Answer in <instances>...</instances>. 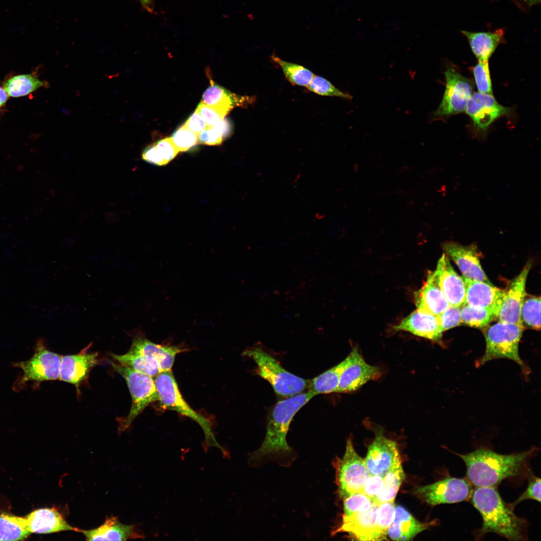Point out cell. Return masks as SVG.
Segmentation results:
<instances>
[{
	"label": "cell",
	"instance_id": "53",
	"mask_svg": "<svg viewBox=\"0 0 541 541\" xmlns=\"http://www.w3.org/2000/svg\"><path fill=\"white\" fill-rule=\"evenodd\" d=\"M9 95L4 88L0 87V108L3 107L6 104Z\"/></svg>",
	"mask_w": 541,
	"mask_h": 541
},
{
	"label": "cell",
	"instance_id": "48",
	"mask_svg": "<svg viewBox=\"0 0 541 541\" xmlns=\"http://www.w3.org/2000/svg\"><path fill=\"white\" fill-rule=\"evenodd\" d=\"M141 156L143 160L149 163L159 166L167 164L159 153L155 143L146 147L142 152Z\"/></svg>",
	"mask_w": 541,
	"mask_h": 541
},
{
	"label": "cell",
	"instance_id": "50",
	"mask_svg": "<svg viewBox=\"0 0 541 541\" xmlns=\"http://www.w3.org/2000/svg\"><path fill=\"white\" fill-rule=\"evenodd\" d=\"M213 126L221 133L223 140L230 136L232 133V125L227 118H223Z\"/></svg>",
	"mask_w": 541,
	"mask_h": 541
},
{
	"label": "cell",
	"instance_id": "25",
	"mask_svg": "<svg viewBox=\"0 0 541 541\" xmlns=\"http://www.w3.org/2000/svg\"><path fill=\"white\" fill-rule=\"evenodd\" d=\"M417 309L438 316L445 311L450 304L437 284L433 273H429L422 288L414 293Z\"/></svg>",
	"mask_w": 541,
	"mask_h": 541
},
{
	"label": "cell",
	"instance_id": "47",
	"mask_svg": "<svg viewBox=\"0 0 541 541\" xmlns=\"http://www.w3.org/2000/svg\"><path fill=\"white\" fill-rule=\"evenodd\" d=\"M198 142L208 145H220L223 139L219 131L214 126L208 127L197 134Z\"/></svg>",
	"mask_w": 541,
	"mask_h": 541
},
{
	"label": "cell",
	"instance_id": "24",
	"mask_svg": "<svg viewBox=\"0 0 541 541\" xmlns=\"http://www.w3.org/2000/svg\"><path fill=\"white\" fill-rule=\"evenodd\" d=\"M87 540H127L129 539L144 538L145 535L137 526L126 525L119 521L117 517H107L100 526L90 530L80 529Z\"/></svg>",
	"mask_w": 541,
	"mask_h": 541
},
{
	"label": "cell",
	"instance_id": "13",
	"mask_svg": "<svg viewBox=\"0 0 541 541\" xmlns=\"http://www.w3.org/2000/svg\"><path fill=\"white\" fill-rule=\"evenodd\" d=\"M365 461L371 475L382 476L401 463L396 443L386 437L381 430L376 432L374 440L368 447Z\"/></svg>",
	"mask_w": 541,
	"mask_h": 541
},
{
	"label": "cell",
	"instance_id": "2",
	"mask_svg": "<svg viewBox=\"0 0 541 541\" xmlns=\"http://www.w3.org/2000/svg\"><path fill=\"white\" fill-rule=\"evenodd\" d=\"M469 499L482 518L481 528L474 533L476 539H481L492 532L509 540L528 539L527 522L515 514L513 508L503 501L496 487H475Z\"/></svg>",
	"mask_w": 541,
	"mask_h": 541
},
{
	"label": "cell",
	"instance_id": "12",
	"mask_svg": "<svg viewBox=\"0 0 541 541\" xmlns=\"http://www.w3.org/2000/svg\"><path fill=\"white\" fill-rule=\"evenodd\" d=\"M347 363L341 376L337 393L351 392L371 380L381 377V369L368 364L355 347L347 357Z\"/></svg>",
	"mask_w": 541,
	"mask_h": 541
},
{
	"label": "cell",
	"instance_id": "43",
	"mask_svg": "<svg viewBox=\"0 0 541 541\" xmlns=\"http://www.w3.org/2000/svg\"><path fill=\"white\" fill-rule=\"evenodd\" d=\"M532 499L540 502V478L533 476L530 477L525 490L513 502L510 504L514 508L521 501Z\"/></svg>",
	"mask_w": 541,
	"mask_h": 541
},
{
	"label": "cell",
	"instance_id": "44",
	"mask_svg": "<svg viewBox=\"0 0 541 541\" xmlns=\"http://www.w3.org/2000/svg\"><path fill=\"white\" fill-rule=\"evenodd\" d=\"M196 110L202 117L208 127L213 126L222 120L227 114L216 108L200 103Z\"/></svg>",
	"mask_w": 541,
	"mask_h": 541
},
{
	"label": "cell",
	"instance_id": "21",
	"mask_svg": "<svg viewBox=\"0 0 541 541\" xmlns=\"http://www.w3.org/2000/svg\"><path fill=\"white\" fill-rule=\"evenodd\" d=\"M25 518L27 529L31 533L47 534L67 530L78 532L79 529L70 525L56 508L36 509Z\"/></svg>",
	"mask_w": 541,
	"mask_h": 541
},
{
	"label": "cell",
	"instance_id": "39",
	"mask_svg": "<svg viewBox=\"0 0 541 541\" xmlns=\"http://www.w3.org/2000/svg\"><path fill=\"white\" fill-rule=\"evenodd\" d=\"M311 92L321 96L338 97L351 100L352 96L335 87L330 81L320 76H314L307 87Z\"/></svg>",
	"mask_w": 541,
	"mask_h": 541
},
{
	"label": "cell",
	"instance_id": "31",
	"mask_svg": "<svg viewBox=\"0 0 541 541\" xmlns=\"http://www.w3.org/2000/svg\"><path fill=\"white\" fill-rule=\"evenodd\" d=\"M30 534L25 517L0 514V540H24Z\"/></svg>",
	"mask_w": 541,
	"mask_h": 541
},
{
	"label": "cell",
	"instance_id": "17",
	"mask_svg": "<svg viewBox=\"0 0 541 541\" xmlns=\"http://www.w3.org/2000/svg\"><path fill=\"white\" fill-rule=\"evenodd\" d=\"M442 247L445 254L455 262L463 277L491 284L482 269L474 245L464 246L455 242L446 241Z\"/></svg>",
	"mask_w": 541,
	"mask_h": 541
},
{
	"label": "cell",
	"instance_id": "45",
	"mask_svg": "<svg viewBox=\"0 0 541 541\" xmlns=\"http://www.w3.org/2000/svg\"><path fill=\"white\" fill-rule=\"evenodd\" d=\"M383 485V476L371 474L365 482L362 492L375 500L382 491Z\"/></svg>",
	"mask_w": 541,
	"mask_h": 541
},
{
	"label": "cell",
	"instance_id": "19",
	"mask_svg": "<svg viewBox=\"0 0 541 541\" xmlns=\"http://www.w3.org/2000/svg\"><path fill=\"white\" fill-rule=\"evenodd\" d=\"M130 349L156 365L160 373L172 370L176 355L185 351V348L179 345L156 344L141 335L134 338Z\"/></svg>",
	"mask_w": 541,
	"mask_h": 541
},
{
	"label": "cell",
	"instance_id": "51",
	"mask_svg": "<svg viewBox=\"0 0 541 541\" xmlns=\"http://www.w3.org/2000/svg\"><path fill=\"white\" fill-rule=\"evenodd\" d=\"M492 2L499 0H491ZM522 12L524 13L529 12L531 7L540 4V0H510Z\"/></svg>",
	"mask_w": 541,
	"mask_h": 541
},
{
	"label": "cell",
	"instance_id": "16",
	"mask_svg": "<svg viewBox=\"0 0 541 541\" xmlns=\"http://www.w3.org/2000/svg\"><path fill=\"white\" fill-rule=\"evenodd\" d=\"M433 275L451 306L461 308L465 304L464 280L454 270L445 253L438 260Z\"/></svg>",
	"mask_w": 541,
	"mask_h": 541
},
{
	"label": "cell",
	"instance_id": "11",
	"mask_svg": "<svg viewBox=\"0 0 541 541\" xmlns=\"http://www.w3.org/2000/svg\"><path fill=\"white\" fill-rule=\"evenodd\" d=\"M472 485L465 478L447 477L432 484L417 487L415 493L432 506L462 502L470 499Z\"/></svg>",
	"mask_w": 541,
	"mask_h": 541
},
{
	"label": "cell",
	"instance_id": "35",
	"mask_svg": "<svg viewBox=\"0 0 541 541\" xmlns=\"http://www.w3.org/2000/svg\"><path fill=\"white\" fill-rule=\"evenodd\" d=\"M462 323L469 326L484 328L498 316L490 310L478 309L465 304L460 308Z\"/></svg>",
	"mask_w": 541,
	"mask_h": 541
},
{
	"label": "cell",
	"instance_id": "14",
	"mask_svg": "<svg viewBox=\"0 0 541 541\" xmlns=\"http://www.w3.org/2000/svg\"><path fill=\"white\" fill-rule=\"evenodd\" d=\"M465 111L476 131L484 133L496 119L509 114L511 109L498 103L493 95L477 92L471 96Z\"/></svg>",
	"mask_w": 541,
	"mask_h": 541
},
{
	"label": "cell",
	"instance_id": "33",
	"mask_svg": "<svg viewBox=\"0 0 541 541\" xmlns=\"http://www.w3.org/2000/svg\"><path fill=\"white\" fill-rule=\"evenodd\" d=\"M111 356L119 363L152 377H155L160 373L159 369L156 365L141 354L130 349L125 354H111Z\"/></svg>",
	"mask_w": 541,
	"mask_h": 541
},
{
	"label": "cell",
	"instance_id": "49",
	"mask_svg": "<svg viewBox=\"0 0 541 541\" xmlns=\"http://www.w3.org/2000/svg\"><path fill=\"white\" fill-rule=\"evenodd\" d=\"M184 125L197 134L208 127L204 120L197 110L190 116Z\"/></svg>",
	"mask_w": 541,
	"mask_h": 541
},
{
	"label": "cell",
	"instance_id": "30",
	"mask_svg": "<svg viewBox=\"0 0 541 541\" xmlns=\"http://www.w3.org/2000/svg\"><path fill=\"white\" fill-rule=\"evenodd\" d=\"M46 85L33 74H27L10 78L4 82V88L9 96L17 98L28 95Z\"/></svg>",
	"mask_w": 541,
	"mask_h": 541
},
{
	"label": "cell",
	"instance_id": "40",
	"mask_svg": "<svg viewBox=\"0 0 541 541\" xmlns=\"http://www.w3.org/2000/svg\"><path fill=\"white\" fill-rule=\"evenodd\" d=\"M473 73L478 92L493 95L488 61H478Z\"/></svg>",
	"mask_w": 541,
	"mask_h": 541
},
{
	"label": "cell",
	"instance_id": "42",
	"mask_svg": "<svg viewBox=\"0 0 541 541\" xmlns=\"http://www.w3.org/2000/svg\"><path fill=\"white\" fill-rule=\"evenodd\" d=\"M437 317L443 332L462 323L461 310L459 307L450 306Z\"/></svg>",
	"mask_w": 541,
	"mask_h": 541
},
{
	"label": "cell",
	"instance_id": "9",
	"mask_svg": "<svg viewBox=\"0 0 541 541\" xmlns=\"http://www.w3.org/2000/svg\"><path fill=\"white\" fill-rule=\"evenodd\" d=\"M336 461V481L340 497L345 499L356 492H362L367 479L371 475L365 459L356 452L352 440L346 443L345 453Z\"/></svg>",
	"mask_w": 541,
	"mask_h": 541
},
{
	"label": "cell",
	"instance_id": "52",
	"mask_svg": "<svg viewBox=\"0 0 541 541\" xmlns=\"http://www.w3.org/2000/svg\"><path fill=\"white\" fill-rule=\"evenodd\" d=\"M142 7L148 12L153 13L154 12V4L153 0H139Z\"/></svg>",
	"mask_w": 541,
	"mask_h": 541
},
{
	"label": "cell",
	"instance_id": "28",
	"mask_svg": "<svg viewBox=\"0 0 541 541\" xmlns=\"http://www.w3.org/2000/svg\"><path fill=\"white\" fill-rule=\"evenodd\" d=\"M204 91L201 103L216 108L227 114L236 106L245 107L255 100L252 97L241 96L232 93L211 80Z\"/></svg>",
	"mask_w": 541,
	"mask_h": 541
},
{
	"label": "cell",
	"instance_id": "1",
	"mask_svg": "<svg viewBox=\"0 0 541 541\" xmlns=\"http://www.w3.org/2000/svg\"><path fill=\"white\" fill-rule=\"evenodd\" d=\"M538 449L501 454L490 449L479 448L464 454L454 453L464 462L466 478L474 487H496L504 479L517 477L528 470L529 459Z\"/></svg>",
	"mask_w": 541,
	"mask_h": 541
},
{
	"label": "cell",
	"instance_id": "41",
	"mask_svg": "<svg viewBox=\"0 0 541 541\" xmlns=\"http://www.w3.org/2000/svg\"><path fill=\"white\" fill-rule=\"evenodd\" d=\"M179 152H185L198 143L197 134L184 125L178 128L170 137Z\"/></svg>",
	"mask_w": 541,
	"mask_h": 541
},
{
	"label": "cell",
	"instance_id": "22",
	"mask_svg": "<svg viewBox=\"0 0 541 541\" xmlns=\"http://www.w3.org/2000/svg\"><path fill=\"white\" fill-rule=\"evenodd\" d=\"M97 353H88L85 350L76 355L61 357V380L74 384L78 388L80 383L88 376L98 362Z\"/></svg>",
	"mask_w": 541,
	"mask_h": 541
},
{
	"label": "cell",
	"instance_id": "29",
	"mask_svg": "<svg viewBox=\"0 0 541 541\" xmlns=\"http://www.w3.org/2000/svg\"><path fill=\"white\" fill-rule=\"evenodd\" d=\"M347 363L343 361L310 381L309 391L315 396L320 394L337 392L342 372Z\"/></svg>",
	"mask_w": 541,
	"mask_h": 541
},
{
	"label": "cell",
	"instance_id": "38",
	"mask_svg": "<svg viewBox=\"0 0 541 541\" xmlns=\"http://www.w3.org/2000/svg\"><path fill=\"white\" fill-rule=\"evenodd\" d=\"M374 500L362 492H356L344 499L343 516L367 510L374 504Z\"/></svg>",
	"mask_w": 541,
	"mask_h": 541
},
{
	"label": "cell",
	"instance_id": "4",
	"mask_svg": "<svg viewBox=\"0 0 541 541\" xmlns=\"http://www.w3.org/2000/svg\"><path fill=\"white\" fill-rule=\"evenodd\" d=\"M154 381L160 406L164 409L176 411L196 422L204 432L206 449L217 447L224 457H228L227 451L217 441L209 421L194 410L184 399L172 370L160 373L155 377Z\"/></svg>",
	"mask_w": 541,
	"mask_h": 541
},
{
	"label": "cell",
	"instance_id": "37",
	"mask_svg": "<svg viewBox=\"0 0 541 541\" xmlns=\"http://www.w3.org/2000/svg\"><path fill=\"white\" fill-rule=\"evenodd\" d=\"M522 324L539 330L540 328V298L530 297L524 300L521 312Z\"/></svg>",
	"mask_w": 541,
	"mask_h": 541
},
{
	"label": "cell",
	"instance_id": "20",
	"mask_svg": "<svg viewBox=\"0 0 541 541\" xmlns=\"http://www.w3.org/2000/svg\"><path fill=\"white\" fill-rule=\"evenodd\" d=\"M394 333L403 331L433 341H440L443 333L437 316L417 309L392 327Z\"/></svg>",
	"mask_w": 541,
	"mask_h": 541
},
{
	"label": "cell",
	"instance_id": "15",
	"mask_svg": "<svg viewBox=\"0 0 541 541\" xmlns=\"http://www.w3.org/2000/svg\"><path fill=\"white\" fill-rule=\"evenodd\" d=\"M531 264L528 261L511 282L508 289L505 290L497 317L499 321L523 325L521 312L525 295V283Z\"/></svg>",
	"mask_w": 541,
	"mask_h": 541
},
{
	"label": "cell",
	"instance_id": "27",
	"mask_svg": "<svg viewBox=\"0 0 541 541\" xmlns=\"http://www.w3.org/2000/svg\"><path fill=\"white\" fill-rule=\"evenodd\" d=\"M467 40L473 55L478 61H489L498 46L505 43L504 29L493 31L472 32L461 30Z\"/></svg>",
	"mask_w": 541,
	"mask_h": 541
},
{
	"label": "cell",
	"instance_id": "23",
	"mask_svg": "<svg viewBox=\"0 0 541 541\" xmlns=\"http://www.w3.org/2000/svg\"><path fill=\"white\" fill-rule=\"evenodd\" d=\"M378 505L374 502L366 511L343 516L341 525L334 532H348L360 540H376Z\"/></svg>",
	"mask_w": 541,
	"mask_h": 541
},
{
	"label": "cell",
	"instance_id": "7",
	"mask_svg": "<svg viewBox=\"0 0 541 541\" xmlns=\"http://www.w3.org/2000/svg\"><path fill=\"white\" fill-rule=\"evenodd\" d=\"M114 369L125 380L132 397L128 415L121 418L119 430L128 428L131 423L150 404L158 401L154 379L120 363H111Z\"/></svg>",
	"mask_w": 541,
	"mask_h": 541
},
{
	"label": "cell",
	"instance_id": "46",
	"mask_svg": "<svg viewBox=\"0 0 541 541\" xmlns=\"http://www.w3.org/2000/svg\"><path fill=\"white\" fill-rule=\"evenodd\" d=\"M155 144L167 164L172 160L179 152L170 137L160 140Z\"/></svg>",
	"mask_w": 541,
	"mask_h": 541
},
{
	"label": "cell",
	"instance_id": "8",
	"mask_svg": "<svg viewBox=\"0 0 541 541\" xmlns=\"http://www.w3.org/2000/svg\"><path fill=\"white\" fill-rule=\"evenodd\" d=\"M523 329L521 325L500 321L489 327L484 333L486 349L480 364L492 359L506 358L523 367L518 353Z\"/></svg>",
	"mask_w": 541,
	"mask_h": 541
},
{
	"label": "cell",
	"instance_id": "10",
	"mask_svg": "<svg viewBox=\"0 0 541 541\" xmlns=\"http://www.w3.org/2000/svg\"><path fill=\"white\" fill-rule=\"evenodd\" d=\"M445 89L442 101L433 112L436 119L445 118L465 111L467 103L473 94V84L456 69L448 67L444 72Z\"/></svg>",
	"mask_w": 541,
	"mask_h": 541
},
{
	"label": "cell",
	"instance_id": "6",
	"mask_svg": "<svg viewBox=\"0 0 541 541\" xmlns=\"http://www.w3.org/2000/svg\"><path fill=\"white\" fill-rule=\"evenodd\" d=\"M61 356L48 350L44 341L38 340L33 356L28 360L16 362L14 367L20 368L22 373L16 379L13 389L20 391L27 383L37 384L59 378Z\"/></svg>",
	"mask_w": 541,
	"mask_h": 541
},
{
	"label": "cell",
	"instance_id": "18",
	"mask_svg": "<svg viewBox=\"0 0 541 541\" xmlns=\"http://www.w3.org/2000/svg\"><path fill=\"white\" fill-rule=\"evenodd\" d=\"M466 289L465 304L492 311L498 316L505 290L483 282L463 277Z\"/></svg>",
	"mask_w": 541,
	"mask_h": 541
},
{
	"label": "cell",
	"instance_id": "32",
	"mask_svg": "<svg viewBox=\"0 0 541 541\" xmlns=\"http://www.w3.org/2000/svg\"><path fill=\"white\" fill-rule=\"evenodd\" d=\"M405 478L402 463H400L390 470L384 476V485L382 491L374 502L380 503L394 501L395 498Z\"/></svg>",
	"mask_w": 541,
	"mask_h": 541
},
{
	"label": "cell",
	"instance_id": "3",
	"mask_svg": "<svg viewBox=\"0 0 541 541\" xmlns=\"http://www.w3.org/2000/svg\"><path fill=\"white\" fill-rule=\"evenodd\" d=\"M314 396L308 391L278 402L268 417L263 443L250 459L257 461L267 456L291 453L292 449L286 440L291 422L297 412Z\"/></svg>",
	"mask_w": 541,
	"mask_h": 541
},
{
	"label": "cell",
	"instance_id": "5",
	"mask_svg": "<svg viewBox=\"0 0 541 541\" xmlns=\"http://www.w3.org/2000/svg\"><path fill=\"white\" fill-rule=\"evenodd\" d=\"M243 354L254 361L257 365V373L269 383L277 395L289 397L302 393L308 387L310 381L286 371L261 348L247 349Z\"/></svg>",
	"mask_w": 541,
	"mask_h": 541
},
{
	"label": "cell",
	"instance_id": "36",
	"mask_svg": "<svg viewBox=\"0 0 541 541\" xmlns=\"http://www.w3.org/2000/svg\"><path fill=\"white\" fill-rule=\"evenodd\" d=\"M395 508L394 501L379 504L376 517V540L386 539L388 529L394 519Z\"/></svg>",
	"mask_w": 541,
	"mask_h": 541
},
{
	"label": "cell",
	"instance_id": "26",
	"mask_svg": "<svg viewBox=\"0 0 541 541\" xmlns=\"http://www.w3.org/2000/svg\"><path fill=\"white\" fill-rule=\"evenodd\" d=\"M435 522H420L402 506H395L394 519L387 535L394 540H412L419 533L435 524Z\"/></svg>",
	"mask_w": 541,
	"mask_h": 541
},
{
	"label": "cell",
	"instance_id": "34",
	"mask_svg": "<svg viewBox=\"0 0 541 541\" xmlns=\"http://www.w3.org/2000/svg\"><path fill=\"white\" fill-rule=\"evenodd\" d=\"M272 58L280 66L287 79L293 85L307 87L315 76L312 72L302 66L285 61L274 56Z\"/></svg>",
	"mask_w": 541,
	"mask_h": 541
}]
</instances>
